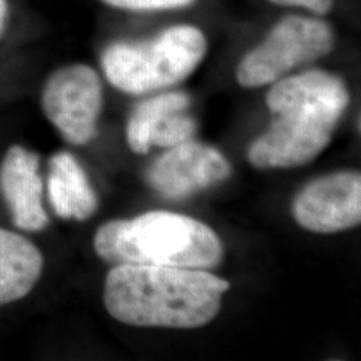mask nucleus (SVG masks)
I'll return each mask as SVG.
<instances>
[{
    "mask_svg": "<svg viewBox=\"0 0 361 361\" xmlns=\"http://www.w3.org/2000/svg\"><path fill=\"white\" fill-rule=\"evenodd\" d=\"M49 166V198L55 213L61 219H90L98 198L77 159L61 152L52 157Z\"/></svg>",
    "mask_w": 361,
    "mask_h": 361,
    "instance_id": "obj_10",
    "label": "nucleus"
},
{
    "mask_svg": "<svg viewBox=\"0 0 361 361\" xmlns=\"http://www.w3.org/2000/svg\"><path fill=\"white\" fill-rule=\"evenodd\" d=\"M40 102L44 116L67 142H90L104 102L101 78L90 66L61 67L46 80Z\"/></svg>",
    "mask_w": 361,
    "mask_h": 361,
    "instance_id": "obj_6",
    "label": "nucleus"
},
{
    "mask_svg": "<svg viewBox=\"0 0 361 361\" xmlns=\"http://www.w3.org/2000/svg\"><path fill=\"white\" fill-rule=\"evenodd\" d=\"M231 166L219 150L200 143H180L161 155L146 173L158 193L180 198L226 180Z\"/></svg>",
    "mask_w": 361,
    "mask_h": 361,
    "instance_id": "obj_8",
    "label": "nucleus"
},
{
    "mask_svg": "<svg viewBox=\"0 0 361 361\" xmlns=\"http://www.w3.org/2000/svg\"><path fill=\"white\" fill-rule=\"evenodd\" d=\"M293 216L300 226L314 233L350 229L361 221V177L343 171L310 183L297 195Z\"/></svg>",
    "mask_w": 361,
    "mask_h": 361,
    "instance_id": "obj_7",
    "label": "nucleus"
},
{
    "mask_svg": "<svg viewBox=\"0 0 361 361\" xmlns=\"http://www.w3.org/2000/svg\"><path fill=\"white\" fill-rule=\"evenodd\" d=\"M189 104V95L182 91L161 94L141 102L131 113L126 128L130 149L134 153L146 154L152 147L150 138L153 130L161 119L171 113L188 110Z\"/></svg>",
    "mask_w": 361,
    "mask_h": 361,
    "instance_id": "obj_12",
    "label": "nucleus"
},
{
    "mask_svg": "<svg viewBox=\"0 0 361 361\" xmlns=\"http://www.w3.org/2000/svg\"><path fill=\"white\" fill-rule=\"evenodd\" d=\"M229 283L205 269L119 264L104 283V307L134 326L193 329L219 313Z\"/></svg>",
    "mask_w": 361,
    "mask_h": 361,
    "instance_id": "obj_2",
    "label": "nucleus"
},
{
    "mask_svg": "<svg viewBox=\"0 0 361 361\" xmlns=\"http://www.w3.org/2000/svg\"><path fill=\"white\" fill-rule=\"evenodd\" d=\"M185 111H176L161 119L153 130L150 138L152 146L174 147L190 141L195 131V122L192 116H186Z\"/></svg>",
    "mask_w": 361,
    "mask_h": 361,
    "instance_id": "obj_13",
    "label": "nucleus"
},
{
    "mask_svg": "<svg viewBox=\"0 0 361 361\" xmlns=\"http://www.w3.org/2000/svg\"><path fill=\"white\" fill-rule=\"evenodd\" d=\"M273 4L284 7H300L316 15L328 13L334 7V0H268Z\"/></svg>",
    "mask_w": 361,
    "mask_h": 361,
    "instance_id": "obj_15",
    "label": "nucleus"
},
{
    "mask_svg": "<svg viewBox=\"0 0 361 361\" xmlns=\"http://www.w3.org/2000/svg\"><path fill=\"white\" fill-rule=\"evenodd\" d=\"M335 47L332 27L323 19L289 15L279 20L237 66V82L246 89L271 85L300 66L314 62Z\"/></svg>",
    "mask_w": 361,
    "mask_h": 361,
    "instance_id": "obj_5",
    "label": "nucleus"
},
{
    "mask_svg": "<svg viewBox=\"0 0 361 361\" xmlns=\"http://www.w3.org/2000/svg\"><path fill=\"white\" fill-rule=\"evenodd\" d=\"M104 4L125 11L150 13V11H168L189 7L195 0H101Z\"/></svg>",
    "mask_w": 361,
    "mask_h": 361,
    "instance_id": "obj_14",
    "label": "nucleus"
},
{
    "mask_svg": "<svg viewBox=\"0 0 361 361\" xmlns=\"http://www.w3.org/2000/svg\"><path fill=\"white\" fill-rule=\"evenodd\" d=\"M10 16V4L8 0H0V38L6 30Z\"/></svg>",
    "mask_w": 361,
    "mask_h": 361,
    "instance_id": "obj_16",
    "label": "nucleus"
},
{
    "mask_svg": "<svg viewBox=\"0 0 361 361\" xmlns=\"http://www.w3.org/2000/svg\"><path fill=\"white\" fill-rule=\"evenodd\" d=\"M43 271V256L26 237L0 228V307L26 297Z\"/></svg>",
    "mask_w": 361,
    "mask_h": 361,
    "instance_id": "obj_11",
    "label": "nucleus"
},
{
    "mask_svg": "<svg viewBox=\"0 0 361 361\" xmlns=\"http://www.w3.org/2000/svg\"><path fill=\"white\" fill-rule=\"evenodd\" d=\"M207 40L198 27H169L146 42H116L101 58L104 75L118 90L146 94L174 86L202 62Z\"/></svg>",
    "mask_w": 361,
    "mask_h": 361,
    "instance_id": "obj_4",
    "label": "nucleus"
},
{
    "mask_svg": "<svg viewBox=\"0 0 361 361\" xmlns=\"http://www.w3.org/2000/svg\"><path fill=\"white\" fill-rule=\"evenodd\" d=\"M0 190L13 213L15 226L27 232L47 226L38 155L19 145L10 147L0 166Z\"/></svg>",
    "mask_w": 361,
    "mask_h": 361,
    "instance_id": "obj_9",
    "label": "nucleus"
},
{
    "mask_svg": "<svg viewBox=\"0 0 361 361\" xmlns=\"http://www.w3.org/2000/svg\"><path fill=\"white\" fill-rule=\"evenodd\" d=\"M348 104L344 82L323 70L279 79L267 94L271 126L250 146L249 161L259 169L308 164L331 142Z\"/></svg>",
    "mask_w": 361,
    "mask_h": 361,
    "instance_id": "obj_1",
    "label": "nucleus"
},
{
    "mask_svg": "<svg viewBox=\"0 0 361 361\" xmlns=\"http://www.w3.org/2000/svg\"><path fill=\"white\" fill-rule=\"evenodd\" d=\"M99 257L111 264L210 269L222 258L217 234L197 219L170 212L111 221L94 238Z\"/></svg>",
    "mask_w": 361,
    "mask_h": 361,
    "instance_id": "obj_3",
    "label": "nucleus"
}]
</instances>
